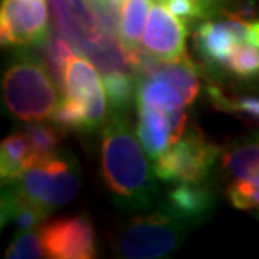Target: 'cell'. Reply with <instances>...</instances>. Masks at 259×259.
<instances>
[{
    "label": "cell",
    "instance_id": "obj_13",
    "mask_svg": "<svg viewBox=\"0 0 259 259\" xmlns=\"http://www.w3.org/2000/svg\"><path fill=\"white\" fill-rule=\"evenodd\" d=\"M219 160L231 179L259 187V137L231 145L221 152Z\"/></svg>",
    "mask_w": 259,
    "mask_h": 259
},
{
    "label": "cell",
    "instance_id": "obj_3",
    "mask_svg": "<svg viewBox=\"0 0 259 259\" xmlns=\"http://www.w3.org/2000/svg\"><path fill=\"white\" fill-rule=\"evenodd\" d=\"M4 101L9 113L22 121H42L58 108V91L37 59L19 56L4 74Z\"/></svg>",
    "mask_w": 259,
    "mask_h": 259
},
{
    "label": "cell",
    "instance_id": "obj_5",
    "mask_svg": "<svg viewBox=\"0 0 259 259\" xmlns=\"http://www.w3.org/2000/svg\"><path fill=\"white\" fill-rule=\"evenodd\" d=\"M221 152L214 143L205 140L200 130L192 128L153 160L155 175L172 184L204 182L219 160Z\"/></svg>",
    "mask_w": 259,
    "mask_h": 259
},
{
    "label": "cell",
    "instance_id": "obj_20",
    "mask_svg": "<svg viewBox=\"0 0 259 259\" xmlns=\"http://www.w3.org/2000/svg\"><path fill=\"white\" fill-rule=\"evenodd\" d=\"M157 2L167 5L182 20L194 22L199 19L214 17L219 0H157Z\"/></svg>",
    "mask_w": 259,
    "mask_h": 259
},
{
    "label": "cell",
    "instance_id": "obj_7",
    "mask_svg": "<svg viewBox=\"0 0 259 259\" xmlns=\"http://www.w3.org/2000/svg\"><path fill=\"white\" fill-rule=\"evenodd\" d=\"M4 46L42 44L49 34V10L46 0H2L0 12Z\"/></svg>",
    "mask_w": 259,
    "mask_h": 259
},
{
    "label": "cell",
    "instance_id": "obj_15",
    "mask_svg": "<svg viewBox=\"0 0 259 259\" xmlns=\"http://www.w3.org/2000/svg\"><path fill=\"white\" fill-rule=\"evenodd\" d=\"M155 66L150 67L152 74H157L167 79L180 95H182L185 105H192L195 96L199 95L200 82L197 76L195 64L187 56H182L174 61H155Z\"/></svg>",
    "mask_w": 259,
    "mask_h": 259
},
{
    "label": "cell",
    "instance_id": "obj_19",
    "mask_svg": "<svg viewBox=\"0 0 259 259\" xmlns=\"http://www.w3.org/2000/svg\"><path fill=\"white\" fill-rule=\"evenodd\" d=\"M224 71L241 79L259 77V48L252 44H242L226 63Z\"/></svg>",
    "mask_w": 259,
    "mask_h": 259
},
{
    "label": "cell",
    "instance_id": "obj_11",
    "mask_svg": "<svg viewBox=\"0 0 259 259\" xmlns=\"http://www.w3.org/2000/svg\"><path fill=\"white\" fill-rule=\"evenodd\" d=\"M185 110L172 113L138 105V138L153 160L160 157L185 133Z\"/></svg>",
    "mask_w": 259,
    "mask_h": 259
},
{
    "label": "cell",
    "instance_id": "obj_10",
    "mask_svg": "<svg viewBox=\"0 0 259 259\" xmlns=\"http://www.w3.org/2000/svg\"><path fill=\"white\" fill-rule=\"evenodd\" d=\"M142 46L160 61L182 58L185 54L184 22L167 5L157 2L150 9Z\"/></svg>",
    "mask_w": 259,
    "mask_h": 259
},
{
    "label": "cell",
    "instance_id": "obj_16",
    "mask_svg": "<svg viewBox=\"0 0 259 259\" xmlns=\"http://www.w3.org/2000/svg\"><path fill=\"white\" fill-rule=\"evenodd\" d=\"M7 192L2 194V224L14 222L20 229H34L51 214V210L35 204L19 192L14 185H5Z\"/></svg>",
    "mask_w": 259,
    "mask_h": 259
},
{
    "label": "cell",
    "instance_id": "obj_23",
    "mask_svg": "<svg viewBox=\"0 0 259 259\" xmlns=\"http://www.w3.org/2000/svg\"><path fill=\"white\" fill-rule=\"evenodd\" d=\"M25 135H27L30 143H32L35 155H37V160L53 157L54 153H58V148L61 143L59 130L35 123V125H30L25 128Z\"/></svg>",
    "mask_w": 259,
    "mask_h": 259
},
{
    "label": "cell",
    "instance_id": "obj_21",
    "mask_svg": "<svg viewBox=\"0 0 259 259\" xmlns=\"http://www.w3.org/2000/svg\"><path fill=\"white\" fill-rule=\"evenodd\" d=\"M103 84H105L106 100L113 110H121L130 103L132 98V79L121 72L120 69L106 71L103 77Z\"/></svg>",
    "mask_w": 259,
    "mask_h": 259
},
{
    "label": "cell",
    "instance_id": "obj_14",
    "mask_svg": "<svg viewBox=\"0 0 259 259\" xmlns=\"http://www.w3.org/2000/svg\"><path fill=\"white\" fill-rule=\"evenodd\" d=\"M37 162V155L25 132L9 135L0 147V174L2 184L10 185L22 177L27 168Z\"/></svg>",
    "mask_w": 259,
    "mask_h": 259
},
{
    "label": "cell",
    "instance_id": "obj_6",
    "mask_svg": "<svg viewBox=\"0 0 259 259\" xmlns=\"http://www.w3.org/2000/svg\"><path fill=\"white\" fill-rule=\"evenodd\" d=\"M64 100L71 101L88 121V128L95 130L105 121L106 91L96 67L88 59L72 54L67 59L63 76Z\"/></svg>",
    "mask_w": 259,
    "mask_h": 259
},
{
    "label": "cell",
    "instance_id": "obj_8",
    "mask_svg": "<svg viewBox=\"0 0 259 259\" xmlns=\"http://www.w3.org/2000/svg\"><path fill=\"white\" fill-rule=\"evenodd\" d=\"M39 232L48 257L90 259L96 256L95 229L91 221L84 215L51 221Z\"/></svg>",
    "mask_w": 259,
    "mask_h": 259
},
{
    "label": "cell",
    "instance_id": "obj_18",
    "mask_svg": "<svg viewBox=\"0 0 259 259\" xmlns=\"http://www.w3.org/2000/svg\"><path fill=\"white\" fill-rule=\"evenodd\" d=\"M150 9V0H123L120 10V39L125 48L137 49Z\"/></svg>",
    "mask_w": 259,
    "mask_h": 259
},
{
    "label": "cell",
    "instance_id": "obj_4",
    "mask_svg": "<svg viewBox=\"0 0 259 259\" xmlns=\"http://www.w3.org/2000/svg\"><path fill=\"white\" fill-rule=\"evenodd\" d=\"M10 185L53 212L56 207L66 205L76 199L81 189V175L71 155L54 153L53 157L37 160L17 182Z\"/></svg>",
    "mask_w": 259,
    "mask_h": 259
},
{
    "label": "cell",
    "instance_id": "obj_25",
    "mask_svg": "<svg viewBox=\"0 0 259 259\" xmlns=\"http://www.w3.org/2000/svg\"><path fill=\"white\" fill-rule=\"evenodd\" d=\"M226 195L236 209L256 210L259 207V187L252 184L231 179L229 185L226 187Z\"/></svg>",
    "mask_w": 259,
    "mask_h": 259
},
{
    "label": "cell",
    "instance_id": "obj_26",
    "mask_svg": "<svg viewBox=\"0 0 259 259\" xmlns=\"http://www.w3.org/2000/svg\"><path fill=\"white\" fill-rule=\"evenodd\" d=\"M254 214H256V215H257V217H259V207H257V209H256V210H254Z\"/></svg>",
    "mask_w": 259,
    "mask_h": 259
},
{
    "label": "cell",
    "instance_id": "obj_9",
    "mask_svg": "<svg viewBox=\"0 0 259 259\" xmlns=\"http://www.w3.org/2000/svg\"><path fill=\"white\" fill-rule=\"evenodd\" d=\"M249 22L241 17L202 22L195 30V48L204 63L224 69L229 58L242 44H251Z\"/></svg>",
    "mask_w": 259,
    "mask_h": 259
},
{
    "label": "cell",
    "instance_id": "obj_22",
    "mask_svg": "<svg viewBox=\"0 0 259 259\" xmlns=\"http://www.w3.org/2000/svg\"><path fill=\"white\" fill-rule=\"evenodd\" d=\"M210 100L222 111L237 113L242 116H249L252 120H259V98L254 96H226L224 93L219 91L217 88L209 90Z\"/></svg>",
    "mask_w": 259,
    "mask_h": 259
},
{
    "label": "cell",
    "instance_id": "obj_17",
    "mask_svg": "<svg viewBox=\"0 0 259 259\" xmlns=\"http://www.w3.org/2000/svg\"><path fill=\"white\" fill-rule=\"evenodd\" d=\"M137 100L138 105H147L167 113L184 110V106H187L182 95L167 79L152 72L140 81Z\"/></svg>",
    "mask_w": 259,
    "mask_h": 259
},
{
    "label": "cell",
    "instance_id": "obj_1",
    "mask_svg": "<svg viewBox=\"0 0 259 259\" xmlns=\"http://www.w3.org/2000/svg\"><path fill=\"white\" fill-rule=\"evenodd\" d=\"M101 175L120 209L143 212L157 199L155 170L130 125L115 115L101 135Z\"/></svg>",
    "mask_w": 259,
    "mask_h": 259
},
{
    "label": "cell",
    "instance_id": "obj_12",
    "mask_svg": "<svg viewBox=\"0 0 259 259\" xmlns=\"http://www.w3.org/2000/svg\"><path fill=\"white\" fill-rule=\"evenodd\" d=\"M165 204L177 212L180 217L197 226L209 215L215 204V195L205 184V180L204 182L174 184V187L167 192Z\"/></svg>",
    "mask_w": 259,
    "mask_h": 259
},
{
    "label": "cell",
    "instance_id": "obj_24",
    "mask_svg": "<svg viewBox=\"0 0 259 259\" xmlns=\"http://www.w3.org/2000/svg\"><path fill=\"white\" fill-rule=\"evenodd\" d=\"M46 256V247L40 232H20L5 251L9 259H39Z\"/></svg>",
    "mask_w": 259,
    "mask_h": 259
},
{
    "label": "cell",
    "instance_id": "obj_2",
    "mask_svg": "<svg viewBox=\"0 0 259 259\" xmlns=\"http://www.w3.org/2000/svg\"><path fill=\"white\" fill-rule=\"evenodd\" d=\"M192 222L180 217L165 204L157 210L135 217L120 231L115 241L116 256L128 259L165 257L187 236Z\"/></svg>",
    "mask_w": 259,
    "mask_h": 259
}]
</instances>
